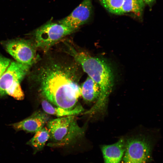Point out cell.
I'll use <instances>...</instances> for the list:
<instances>
[{
  "instance_id": "obj_10",
  "label": "cell",
  "mask_w": 163,
  "mask_h": 163,
  "mask_svg": "<svg viewBox=\"0 0 163 163\" xmlns=\"http://www.w3.org/2000/svg\"><path fill=\"white\" fill-rule=\"evenodd\" d=\"M126 140L121 138L116 143L101 146L104 163L120 162L124 154Z\"/></svg>"
},
{
  "instance_id": "obj_18",
  "label": "cell",
  "mask_w": 163,
  "mask_h": 163,
  "mask_svg": "<svg viewBox=\"0 0 163 163\" xmlns=\"http://www.w3.org/2000/svg\"><path fill=\"white\" fill-rule=\"evenodd\" d=\"M118 163H120V162Z\"/></svg>"
},
{
  "instance_id": "obj_2",
  "label": "cell",
  "mask_w": 163,
  "mask_h": 163,
  "mask_svg": "<svg viewBox=\"0 0 163 163\" xmlns=\"http://www.w3.org/2000/svg\"><path fill=\"white\" fill-rule=\"evenodd\" d=\"M63 51L78 63L83 72L99 86V96L95 103L85 114L93 115L102 112L106 107L109 96L114 85V76L109 64L102 58L93 56L85 51L78 50L65 42Z\"/></svg>"
},
{
  "instance_id": "obj_11",
  "label": "cell",
  "mask_w": 163,
  "mask_h": 163,
  "mask_svg": "<svg viewBox=\"0 0 163 163\" xmlns=\"http://www.w3.org/2000/svg\"><path fill=\"white\" fill-rule=\"evenodd\" d=\"M41 105L43 111L46 113L59 117L75 115L82 113L84 110L83 107L80 104H78L75 107L72 109L68 110L54 106L46 99L42 101Z\"/></svg>"
},
{
  "instance_id": "obj_13",
  "label": "cell",
  "mask_w": 163,
  "mask_h": 163,
  "mask_svg": "<svg viewBox=\"0 0 163 163\" xmlns=\"http://www.w3.org/2000/svg\"><path fill=\"white\" fill-rule=\"evenodd\" d=\"M50 137L49 131L46 126H44L35 133L33 137L27 142V144L34 149V154L43 149Z\"/></svg>"
},
{
  "instance_id": "obj_6",
  "label": "cell",
  "mask_w": 163,
  "mask_h": 163,
  "mask_svg": "<svg viewBox=\"0 0 163 163\" xmlns=\"http://www.w3.org/2000/svg\"><path fill=\"white\" fill-rule=\"evenodd\" d=\"M6 51L18 62L31 66L38 60L36 47L34 43L28 40L14 39L4 44Z\"/></svg>"
},
{
  "instance_id": "obj_7",
  "label": "cell",
  "mask_w": 163,
  "mask_h": 163,
  "mask_svg": "<svg viewBox=\"0 0 163 163\" xmlns=\"http://www.w3.org/2000/svg\"><path fill=\"white\" fill-rule=\"evenodd\" d=\"M30 66L16 61L11 62L0 78V97L21 88V82L28 73Z\"/></svg>"
},
{
  "instance_id": "obj_12",
  "label": "cell",
  "mask_w": 163,
  "mask_h": 163,
  "mask_svg": "<svg viewBox=\"0 0 163 163\" xmlns=\"http://www.w3.org/2000/svg\"><path fill=\"white\" fill-rule=\"evenodd\" d=\"M81 96L85 102L91 103L97 100L100 89L98 85L88 77L80 86Z\"/></svg>"
},
{
  "instance_id": "obj_9",
  "label": "cell",
  "mask_w": 163,
  "mask_h": 163,
  "mask_svg": "<svg viewBox=\"0 0 163 163\" xmlns=\"http://www.w3.org/2000/svg\"><path fill=\"white\" fill-rule=\"evenodd\" d=\"M48 114L41 111H37L28 117L12 124L17 130H23L28 132L34 133L44 126L49 121Z\"/></svg>"
},
{
  "instance_id": "obj_5",
  "label": "cell",
  "mask_w": 163,
  "mask_h": 163,
  "mask_svg": "<svg viewBox=\"0 0 163 163\" xmlns=\"http://www.w3.org/2000/svg\"><path fill=\"white\" fill-rule=\"evenodd\" d=\"M126 140L123 163H148L151 159L152 145L144 136L130 138Z\"/></svg>"
},
{
  "instance_id": "obj_8",
  "label": "cell",
  "mask_w": 163,
  "mask_h": 163,
  "mask_svg": "<svg viewBox=\"0 0 163 163\" xmlns=\"http://www.w3.org/2000/svg\"><path fill=\"white\" fill-rule=\"evenodd\" d=\"M92 12V0H84L71 14L58 23L75 31L88 21Z\"/></svg>"
},
{
  "instance_id": "obj_16",
  "label": "cell",
  "mask_w": 163,
  "mask_h": 163,
  "mask_svg": "<svg viewBox=\"0 0 163 163\" xmlns=\"http://www.w3.org/2000/svg\"><path fill=\"white\" fill-rule=\"evenodd\" d=\"M11 60L0 54V78L6 71L10 63Z\"/></svg>"
},
{
  "instance_id": "obj_14",
  "label": "cell",
  "mask_w": 163,
  "mask_h": 163,
  "mask_svg": "<svg viewBox=\"0 0 163 163\" xmlns=\"http://www.w3.org/2000/svg\"><path fill=\"white\" fill-rule=\"evenodd\" d=\"M145 5L142 0H124L119 15L129 13L140 17Z\"/></svg>"
},
{
  "instance_id": "obj_1",
  "label": "cell",
  "mask_w": 163,
  "mask_h": 163,
  "mask_svg": "<svg viewBox=\"0 0 163 163\" xmlns=\"http://www.w3.org/2000/svg\"><path fill=\"white\" fill-rule=\"evenodd\" d=\"M43 61L34 75L39 90L46 100L68 110L75 107L81 96L79 83L83 72L71 56L62 51L45 53Z\"/></svg>"
},
{
  "instance_id": "obj_3",
  "label": "cell",
  "mask_w": 163,
  "mask_h": 163,
  "mask_svg": "<svg viewBox=\"0 0 163 163\" xmlns=\"http://www.w3.org/2000/svg\"><path fill=\"white\" fill-rule=\"evenodd\" d=\"M46 127L50 133L51 147L68 146L75 142L84 135L85 130L78 124L75 115L59 117L49 120Z\"/></svg>"
},
{
  "instance_id": "obj_15",
  "label": "cell",
  "mask_w": 163,
  "mask_h": 163,
  "mask_svg": "<svg viewBox=\"0 0 163 163\" xmlns=\"http://www.w3.org/2000/svg\"><path fill=\"white\" fill-rule=\"evenodd\" d=\"M124 0H99L101 4L110 13L119 15Z\"/></svg>"
},
{
  "instance_id": "obj_4",
  "label": "cell",
  "mask_w": 163,
  "mask_h": 163,
  "mask_svg": "<svg viewBox=\"0 0 163 163\" xmlns=\"http://www.w3.org/2000/svg\"><path fill=\"white\" fill-rule=\"evenodd\" d=\"M75 31L59 23L49 22L35 30L34 42L37 48L46 53L54 45Z\"/></svg>"
},
{
  "instance_id": "obj_17",
  "label": "cell",
  "mask_w": 163,
  "mask_h": 163,
  "mask_svg": "<svg viewBox=\"0 0 163 163\" xmlns=\"http://www.w3.org/2000/svg\"><path fill=\"white\" fill-rule=\"evenodd\" d=\"M145 4L148 5L150 8H152V5L155 2V0H142Z\"/></svg>"
}]
</instances>
